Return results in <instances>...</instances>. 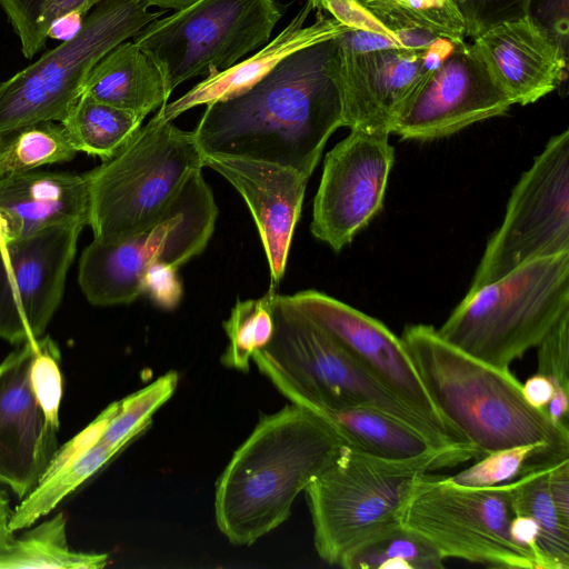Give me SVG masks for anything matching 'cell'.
Returning <instances> with one entry per match:
<instances>
[{
  "label": "cell",
  "instance_id": "6da1fadb",
  "mask_svg": "<svg viewBox=\"0 0 569 569\" xmlns=\"http://www.w3.org/2000/svg\"><path fill=\"white\" fill-rule=\"evenodd\" d=\"M340 127L332 38L292 52L246 91L207 104L193 134L202 153L266 161L310 177Z\"/></svg>",
  "mask_w": 569,
  "mask_h": 569
},
{
  "label": "cell",
  "instance_id": "7a4b0ae2",
  "mask_svg": "<svg viewBox=\"0 0 569 569\" xmlns=\"http://www.w3.org/2000/svg\"><path fill=\"white\" fill-rule=\"evenodd\" d=\"M348 443L321 415L290 403L260 417L233 452L214 490V518L234 546H250L282 525L295 499Z\"/></svg>",
  "mask_w": 569,
  "mask_h": 569
},
{
  "label": "cell",
  "instance_id": "3957f363",
  "mask_svg": "<svg viewBox=\"0 0 569 569\" xmlns=\"http://www.w3.org/2000/svg\"><path fill=\"white\" fill-rule=\"evenodd\" d=\"M442 418L483 456L537 445L569 453V428L525 398L522 383L447 342L431 325H409L400 337Z\"/></svg>",
  "mask_w": 569,
  "mask_h": 569
},
{
  "label": "cell",
  "instance_id": "277c9868",
  "mask_svg": "<svg viewBox=\"0 0 569 569\" xmlns=\"http://www.w3.org/2000/svg\"><path fill=\"white\" fill-rule=\"evenodd\" d=\"M268 292L273 333L252 360L291 403L315 412L358 407L378 410L411 426L437 449H461L445 446L417 413L287 296L272 289Z\"/></svg>",
  "mask_w": 569,
  "mask_h": 569
},
{
  "label": "cell",
  "instance_id": "5b68a950",
  "mask_svg": "<svg viewBox=\"0 0 569 569\" xmlns=\"http://www.w3.org/2000/svg\"><path fill=\"white\" fill-rule=\"evenodd\" d=\"M472 459H479L476 450L433 449L390 460L347 445L305 489L318 556L339 566L349 552L401 523L421 475Z\"/></svg>",
  "mask_w": 569,
  "mask_h": 569
},
{
  "label": "cell",
  "instance_id": "8992f818",
  "mask_svg": "<svg viewBox=\"0 0 569 569\" xmlns=\"http://www.w3.org/2000/svg\"><path fill=\"white\" fill-rule=\"evenodd\" d=\"M203 167L193 131L153 116L116 156L87 172L93 240L117 243L147 230Z\"/></svg>",
  "mask_w": 569,
  "mask_h": 569
},
{
  "label": "cell",
  "instance_id": "52a82bcc",
  "mask_svg": "<svg viewBox=\"0 0 569 569\" xmlns=\"http://www.w3.org/2000/svg\"><path fill=\"white\" fill-rule=\"evenodd\" d=\"M569 312V251L523 263L469 290L438 333L500 369L537 347Z\"/></svg>",
  "mask_w": 569,
  "mask_h": 569
},
{
  "label": "cell",
  "instance_id": "ba28073f",
  "mask_svg": "<svg viewBox=\"0 0 569 569\" xmlns=\"http://www.w3.org/2000/svg\"><path fill=\"white\" fill-rule=\"evenodd\" d=\"M345 127L392 133L408 101L456 41L423 31L350 28L335 38Z\"/></svg>",
  "mask_w": 569,
  "mask_h": 569
},
{
  "label": "cell",
  "instance_id": "9c48e42d",
  "mask_svg": "<svg viewBox=\"0 0 569 569\" xmlns=\"http://www.w3.org/2000/svg\"><path fill=\"white\" fill-rule=\"evenodd\" d=\"M162 13L141 0H101L73 39L0 82V134L42 121L61 122L97 62Z\"/></svg>",
  "mask_w": 569,
  "mask_h": 569
},
{
  "label": "cell",
  "instance_id": "30bf717a",
  "mask_svg": "<svg viewBox=\"0 0 569 569\" xmlns=\"http://www.w3.org/2000/svg\"><path fill=\"white\" fill-rule=\"evenodd\" d=\"M515 517L512 481L468 487L428 471L417 480L401 525L427 539L443 559L540 569L536 556L511 535Z\"/></svg>",
  "mask_w": 569,
  "mask_h": 569
},
{
  "label": "cell",
  "instance_id": "8fae6325",
  "mask_svg": "<svg viewBox=\"0 0 569 569\" xmlns=\"http://www.w3.org/2000/svg\"><path fill=\"white\" fill-rule=\"evenodd\" d=\"M283 14L274 0H197L141 29L133 42L161 69L172 92L221 72L267 44Z\"/></svg>",
  "mask_w": 569,
  "mask_h": 569
},
{
  "label": "cell",
  "instance_id": "7c38bea8",
  "mask_svg": "<svg viewBox=\"0 0 569 569\" xmlns=\"http://www.w3.org/2000/svg\"><path fill=\"white\" fill-rule=\"evenodd\" d=\"M218 206L202 171L184 184L169 213L147 230L117 243L93 240L82 251L78 281L94 306L127 305L142 295V278L154 263L181 267L207 247Z\"/></svg>",
  "mask_w": 569,
  "mask_h": 569
},
{
  "label": "cell",
  "instance_id": "4fadbf2b",
  "mask_svg": "<svg viewBox=\"0 0 569 569\" xmlns=\"http://www.w3.org/2000/svg\"><path fill=\"white\" fill-rule=\"evenodd\" d=\"M569 251V130L552 136L509 198L469 290L531 260Z\"/></svg>",
  "mask_w": 569,
  "mask_h": 569
},
{
  "label": "cell",
  "instance_id": "5bb4252c",
  "mask_svg": "<svg viewBox=\"0 0 569 569\" xmlns=\"http://www.w3.org/2000/svg\"><path fill=\"white\" fill-rule=\"evenodd\" d=\"M86 226L54 223L0 246V338L22 343L43 336Z\"/></svg>",
  "mask_w": 569,
  "mask_h": 569
},
{
  "label": "cell",
  "instance_id": "9a60e30c",
  "mask_svg": "<svg viewBox=\"0 0 569 569\" xmlns=\"http://www.w3.org/2000/svg\"><path fill=\"white\" fill-rule=\"evenodd\" d=\"M288 299L337 339L360 365L451 448L477 450L448 423L427 393L403 343L381 321L316 290Z\"/></svg>",
  "mask_w": 569,
  "mask_h": 569
},
{
  "label": "cell",
  "instance_id": "2e32d148",
  "mask_svg": "<svg viewBox=\"0 0 569 569\" xmlns=\"http://www.w3.org/2000/svg\"><path fill=\"white\" fill-rule=\"evenodd\" d=\"M389 136L350 130L326 156L310 230L335 251L382 209L395 160Z\"/></svg>",
  "mask_w": 569,
  "mask_h": 569
},
{
  "label": "cell",
  "instance_id": "e0dca14e",
  "mask_svg": "<svg viewBox=\"0 0 569 569\" xmlns=\"http://www.w3.org/2000/svg\"><path fill=\"white\" fill-rule=\"evenodd\" d=\"M512 106L471 43L460 41L408 101L392 133L403 140L440 139L503 116Z\"/></svg>",
  "mask_w": 569,
  "mask_h": 569
},
{
  "label": "cell",
  "instance_id": "ac0fdd59",
  "mask_svg": "<svg viewBox=\"0 0 569 569\" xmlns=\"http://www.w3.org/2000/svg\"><path fill=\"white\" fill-rule=\"evenodd\" d=\"M36 340L0 362V482L19 499L39 481L56 451L57 437L32 393L29 368Z\"/></svg>",
  "mask_w": 569,
  "mask_h": 569
},
{
  "label": "cell",
  "instance_id": "d6986e66",
  "mask_svg": "<svg viewBox=\"0 0 569 569\" xmlns=\"http://www.w3.org/2000/svg\"><path fill=\"white\" fill-rule=\"evenodd\" d=\"M202 154L204 167L228 180L247 203L267 257L270 289L274 290L286 271L309 177L266 161Z\"/></svg>",
  "mask_w": 569,
  "mask_h": 569
},
{
  "label": "cell",
  "instance_id": "ffe728a7",
  "mask_svg": "<svg viewBox=\"0 0 569 569\" xmlns=\"http://www.w3.org/2000/svg\"><path fill=\"white\" fill-rule=\"evenodd\" d=\"M471 46L513 104L535 103L567 79L568 52L531 16L493 26Z\"/></svg>",
  "mask_w": 569,
  "mask_h": 569
},
{
  "label": "cell",
  "instance_id": "44dd1931",
  "mask_svg": "<svg viewBox=\"0 0 569 569\" xmlns=\"http://www.w3.org/2000/svg\"><path fill=\"white\" fill-rule=\"evenodd\" d=\"M311 10L306 2L271 42L243 61L204 77L183 96L162 106L154 116L160 120L173 121L189 109L234 97L257 83L292 52L336 38L352 28L333 17H325L322 12H318L313 23L306 26Z\"/></svg>",
  "mask_w": 569,
  "mask_h": 569
},
{
  "label": "cell",
  "instance_id": "7402d4cb",
  "mask_svg": "<svg viewBox=\"0 0 569 569\" xmlns=\"http://www.w3.org/2000/svg\"><path fill=\"white\" fill-rule=\"evenodd\" d=\"M0 208L18 222L22 236L66 221L88 224L87 172L31 170L0 177Z\"/></svg>",
  "mask_w": 569,
  "mask_h": 569
},
{
  "label": "cell",
  "instance_id": "603a6c76",
  "mask_svg": "<svg viewBox=\"0 0 569 569\" xmlns=\"http://www.w3.org/2000/svg\"><path fill=\"white\" fill-rule=\"evenodd\" d=\"M171 93L157 62L133 41H123L103 56L81 92L143 119L168 103Z\"/></svg>",
  "mask_w": 569,
  "mask_h": 569
},
{
  "label": "cell",
  "instance_id": "cb8c5ba5",
  "mask_svg": "<svg viewBox=\"0 0 569 569\" xmlns=\"http://www.w3.org/2000/svg\"><path fill=\"white\" fill-rule=\"evenodd\" d=\"M317 413L331 422L350 447L378 458L409 459L437 449L411 426L378 410L358 407Z\"/></svg>",
  "mask_w": 569,
  "mask_h": 569
},
{
  "label": "cell",
  "instance_id": "d4e9b609",
  "mask_svg": "<svg viewBox=\"0 0 569 569\" xmlns=\"http://www.w3.org/2000/svg\"><path fill=\"white\" fill-rule=\"evenodd\" d=\"M556 462L525 465L512 480L513 506L516 515L531 518L538 528L537 551L543 569H569V523L559 515L549 488V471Z\"/></svg>",
  "mask_w": 569,
  "mask_h": 569
},
{
  "label": "cell",
  "instance_id": "484cf974",
  "mask_svg": "<svg viewBox=\"0 0 569 569\" xmlns=\"http://www.w3.org/2000/svg\"><path fill=\"white\" fill-rule=\"evenodd\" d=\"M64 511L14 538L0 553V569H101L109 556L72 550Z\"/></svg>",
  "mask_w": 569,
  "mask_h": 569
},
{
  "label": "cell",
  "instance_id": "4316f807",
  "mask_svg": "<svg viewBox=\"0 0 569 569\" xmlns=\"http://www.w3.org/2000/svg\"><path fill=\"white\" fill-rule=\"evenodd\" d=\"M143 118L81 94L61 121L78 151L102 161L116 156L141 128Z\"/></svg>",
  "mask_w": 569,
  "mask_h": 569
},
{
  "label": "cell",
  "instance_id": "83f0119b",
  "mask_svg": "<svg viewBox=\"0 0 569 569\" xmlns=\"http://www.w3.org/2000/svg\"><path fill=\"white\" fill-rule=\"evenodd\" d=\"M122 450L98 442L72 463L39 481L10 513L9 529L14 532L31 527Z\"/></svg>",
  "mask_w": 569,
  "mask_h": 569
},
{
  "label": "cell",
  "instance_id": "f1b7e54d",
  "mask_svg": "<svg viewBox=\"0 0 569 569\" xmlns=\"http://www.w3.org/2000/svg\"><path fill=\"white\" fill-rule=\"evenodd\" d=\"M76 153L61 122L24 126L0 134V177L68 162Z\"/></svg>",
  "mask_w": 569,
  "mask_h": 569
},
{
  "label": "cell",
  "instance_id": "f546056e",
  "mask_svg": "<svg viewBox=\"0 0 569 569\" xmlns=\"http://www.w3.org/2000/svg\"><path fill=\"white\" fill-rule=\"evenodd\" d=\"M443 557L422 536L401 523L349 552L345 569H442Z\"/></svg>",
  "mask_w": 569,
  "mask_h": 569
},
{
  "label": "cell",
  "instance_id": "4dcf8cb0",
  "mask_svg": "<svg viewBox=\"0 0 569 569\" xmlns=\"http://www.w3.org/2000/svg\"><path fill=\"white\" fill-rule=\"evenodd\" d=\"M362 7L392 32L423 31L465 41L466 27L452 0H361Z\"/></svg>",
  "mask_w": 569,
  "mask_h": 569
},
{
  "label": "cell",
  "instance_id": "1f68e13d",
  "mask_svg": "<svg viewBox=\"0 0 569 569\" xmlns=\"http://www.w3.org/2000/svg\"><path fill=\"white\" fill-rule=\"evenodd\" d=\"M223 328L229 343L221 357L222 363L248 372L253 352L266 347L273 333L269 292L259 299L238 300Z\"/></svg>",
  "mask_w": 569,
  "mask_h": 569
},
{
  "label": "cell",
  "instance_id": "d6a6232c",
  "mask_svg": "<svg viewBox=\"0 0 569 569\" xmlns=\"http://www.w3.org/2000/svg\"><path fill=\"white\" fill-rule=\"evenodd\" d=\"M178 379L176 371H169L120 400L99 442L124 449L150 426L152 415L173 395Z\"/></svg>",
  "mask_w": 569,
  "mask_h": 569
},
{
  "label": "cell",
  "instance_id": "836d02e7",
  "mask_svg": "<svg viewBox=\"0 0 569 569\" xmlns=\"http://www.w3.org/2000/svg\"><path fill=\"white\" fill-rule=\"evenodd\" d=\"M538 348V373L555 387L546 411L557 425L568 427L569 403V312L546 335Z\"/></svg>",
  "mask_w": 569,
  "mask_h": 569
},
{
  "label": "cell",
  "instance_id": "e575fe53",
  "mask_svg": "<svg viewBox=\"0 0 569 569\" xmlns=\"http://www.w3.org/2000/svg\"><path fill=\"white\" fill-rule=\"evenodd\" d=\"M536 456L567 458L569 453H562L537 445L513 447L488 453L478 459L470 468L449 476V479L460 486H496L506 480L516 479L526 462Z\"/></svg>",
  "mask_w": 569,
  "mask_h": 569
},
{
  "label": "cell",
  "instance_id": "d590c367",
  "mask_svg": "<svg viewBox=\"0 0 569 569\" xmlns=\"http://www.w3.org/2000/svg\"><path fill=\"white\" fill-rule=\"evenodd\" d=\"M60 349L49 337H41L34 345L29 368L32 393L46 418L54 430L59 429V410L62 400V375Z\"/></svg>",
  "mask_w": 569,
  "mask_h": 569
},
{
  "label": "cell",
  "instance_id": "8d00e7d4",
  "mask_svg": "<svg viewBox=\"0 0 569 569\" xmlns=\"http://www.w3.org/2000/svg\"><path fill=\"white\" fill-rule=\"evenodd\" d=\"M452 2L463 19L466 37L473 39L500 22L530 16L535 0H452Z\"/></svg>",
  "mask_w": 569,
  "mask_h": 569
},
{
  "label": "cell",
  "instance_id": "74e56055",
  "mask_svg": "<svg viewBox=\"0 0 569 569\" xmlns=\"http://www.w3.org/2000/svg\"><path fill=\"white\" fill-rule=\"evenodd\" d=\"M51 0H0L9 22L20 40L21 52L31 59L46 44L42 18Z\"/></svg>",
  "mask_w": 569,
  "mask_h": 569
},
{
  "label": "cell",
  "instance_id": "f35d334b",
  "mask_svg": "<svg viewBox=\"0 0 569 569\" xmlns=\"http://www.w3.org/2000/svg\"><path fill=\"white\" fill-rule=\"evenodd\" d=\"M119 401L110 403L87 427L66 442L59 450H56L39 481L49 478L93 448L100 441L109 422L119 410Z\"/></svg>",
  "mask_w": 569,
  "mask_h": 569
},
{
  "label": "cell",
  "instance_id": "ab89813d",
  "mask_svg": "<svg viewBox=\"0 0 569 569\" xmlns=\"http://www.w3.org/2000/svg\"><path fill=\"white\" fill-rule=\"evenodd\" d=\"M177 270L178 267L166 262L152 264L142 278V293L160 308H176L182 297Z\"/></svg>",
  "mask_w": 569,
  "mask_h": 569
},
{
  "label": "cell",
  "instance_id": "60d3db41",
  "mask_svg": "<svg viewBox=\"0 0 569 569\" xmlns=\"http://www.w3.org/2000/svg\"><path fill=\"white\" fill-rule=\"evenodd\" d=\"M530 16L568 52L569 0H535Z\"/></svg>",
  "mask_w": 569,
  "mask_h": 569
},
{
  "label": "cell",
  "instance_id": "b9f144b4",
  "mask_svg": "<svg viewBox=\"0 0 569 569\" xmlns=\"http://www.w3.org/2000/svg\"><path fill=\"white\" fill-rule=\"evenodd\" d=\"M553 383L543 375L536 373L522 385L526 400L535 408L546 410L552 396Z\"/></svg>",
  "mask_w": 569,
  "mask_h": 569
},
{
  "label": "cell",
  "instance_id": "7bdbcfd3",
  "mask_svg": "<svg viewBox=\"0 0 569 569\" xmlns=\"http://www.w3.org/2000/svg\"><path fill=\"white\" fill-rule=\"evenodd\" d=\"M86 13L80 10H72L54 19L47 31V37L59 41L73 39L81 30Z\"/></svg>",
  "mask_w": 569,
  "mask_h": 569
},
{
  "label": "cell",
  "instance_id": "ee69618b",
  "mask_svg": "<svg viewBox=\"0 0 569 569\" xmlns=\"http://www.w3.org/2000/svg\"><path fill=\"white\" fill-rule=\"evenodd\" d=\"M511 535L517 543L530 550L536 556L540 569H543L537 551L538 528L533 520L527 516L516 515L511 522Z\"/></svg>",
  "mask_w": 569,
  "mask_h": 569
},
{
  "label": "cell",
  "instance_id": "f6af8a7d",
  "mask_svg": "<svg viewBox=\"0 0 569 569\" xmlns=\"http://www.w3.org/2000/svg\"><path fill=\"white\" fill-rule=\"evenodd\" d=\"M312 10L329 12L331 17L342 19L355 4H361V0H307Z\"/></svg>",
  "mask_w": 569,
  "mask_h": 569
},
{
  "label": "cell",
  "instance_id": "bcb514c9",
  "mask_svg": "<svg viewBox=\"0 0 569 569\" xmlns=\"http://www.w3.org/2000/svg\"><path fill=\"white\" fill-rule=\"evenodd\" d=\"M21 236L22 233L18 222L7 211L0 208V246Z\"/></svg>",
  "mask_w": 569,
  "mask_h": 569
},
{
  "label": "cell",
  "instance_id": "7dc6e473",
  "mask_svg": "<svg viewBox=\"0 0 569 569\" xmlns=\"http://www.w3.org/2000/svg\"><path fill=\"white\" fill-rule=\"evenodd\" d=\"M10 513L9 507L0 506V553L6 550L14 539L13 532L8 526Z\"/></svg>",
  "mask_w": 569,
  "mask_h": 569
},
{
  "label": "cell",
  "instance_id": "c3c4849f",
  "mask_svg": "<svg viewBox=\"0 0 569 569\" xmlns=\"http://www.w3.org/2000/svg\"><path fill=\"white\" fill-rule=\"evenodd\" d=\"M144 2L149 8L150 7H158L161 9H173L180 10L191 3H193L197 0H141Z\"/></svg>",
  "mask_w": 569,
  "mask_h": 569
},
{
  "label": "cell",
  "instance_id": "681fc988",
  "mask_svg": "<svg viewBox=\"0 0 569 569\" xmlns=\"http://www.w3.org/2000/svg\"><path fill=\"white\" fill-rule=\"evenodd\" d=\"M0 506H2V507H8L9 506V500H8L7 496H6V493L2 492L1 490H0Z\"/></svg>",
  "mask_w": 569,
  "mask_h": 569
}]
</instances>
